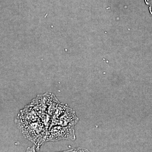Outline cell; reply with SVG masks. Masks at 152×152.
<instances>
[{
    "label": "cell",
    "mask_w": 152,
    "mask_h": 152,
    "mask_svg": "<svg viewBox=\"0 0 152 152\" xmlns=\"http://www.w3.org/2000/svg\"><path fill=\"white\" fill-rule=\"evenodd\" d=\"M74 126L53 125L47 132L45 142L75 140Z\"/></svg>",
    "instance_id": "1"
},
{
    "label": "cell",
    "mask_w": 152,
    "mask_h": 152,
    "mask_svg": "<svg viewBox=\"0 0 152 152\" xmlns=\"http://www.w3.org/2000/svg\"><path fill=\"white\" fill-rule=\"evenodd\" d=\"M79 118L72 109H70L65 114L57 119L53 120L52 126H75L78 122Z\"/></svg>",
    "instance_id": "2"
},
{
    "label": "cell",
    "mask_w": 152,
    "mask_h": 152,
    "mask_svg": "<svg viewBox=\"0 0 152 152\" xmlns=\"http://www.w3.org/2000/svg\"><path fill=\"white\" fill-rule=\"evenodd\" d=\"M89 152L88 150L81 148H77L69 150L68 151H66V152Z\"/></svg>",
    "instance_id": "4"
},
{
    "label": "cell",
    "mask_w": 152,
    "mask_h": 152,
    "mask_svg": "<svg viewBox=\"0 0 152 152\" xmlns=\"http://www.w3.org/2000/svg\"><path fill=\"white\" fill-rule=\"evenodd\" d=\"M147 5L148 6L149 11L152 16V0H144Z\"/></svg>",
    "instance_id": "3"
}]
</instances>
